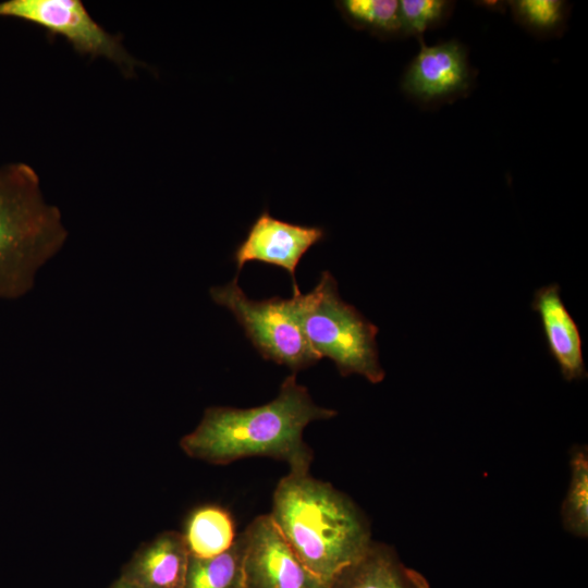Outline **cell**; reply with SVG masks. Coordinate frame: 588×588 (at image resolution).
Instances as JSON below:
<instances>
[{"label": "cell", "mask_w": 588, "mask_h": 588, "mask_svg": "<svg viewBox=\"0 0 588 588\" xmlns=\"http://www.w3.org/2000/svg\"><path fill=\"white\" fill-rule=\"evenodd\" d=\"M189 556L182 532L162 531L135 551L120 578L138 588H183Z\"/></svg>", "instance_id": "cell-10"}, {"label": "cell", "mask_w": 588, "mask_h": 588, "mask_svg": "<svg viewBox=\"0 0 588 588\" xmlns=\"http://www.w3.org/2000/svg\"><path fill=\"white\" fill-rule=\"evenodd\" d=\"M509 5L515 20L540 37L558 35L566 21L567 3L561 0H515Z\"/></svg>", "instance_id": "cell-17"}, {"label": "cell", "mask_w": 588, "mask_h": 588, "mask_svg": "<svg viewBox=\"0 0 588 588\" xmlns=\"http://www.w3.org/2000/svg\"><path fill=\"white\" fill-rule=\"evenodd\" d=\"M182 535L189 555L195 558H211L224 552L237 536L231 514L215 504L192 511Z\"/></svg>", "instance_id": "cell-13"}, {"label": "cell", "mask_w": 588, "mask_h": 588, "mask_svg": "<svg viewBox=\"0 0 588 588\" xmlns=\"http://www.w3.org/2000/svg\"><path fill=\"white\" fill-rule=\"evenodd\" d=\"M324 237L322 226L284 221L264 209L234 250L236 275L248 261H260L284 269L292 279L293 292L298 291L296 268L303 256Z\"/></svg>", "instance_id": "cell-8"}, {"label": "cell", "mask_w": 588, "mask_h": 588, "mask_svg": "<svg viewBox=\"0 0 588 588\" xmlns=\"http://www.w3.org/2000/svg\"><path fill=\"white\" fill-rule=\"evenodd\" d=\"M243 535L245 588H329L297 558L269 514L254 518Z\"/></svg>", "instance_id": "cell-7"}, {"label": "cell", "mask_w": 588, "mask_h": 588, "mask_svg": "<svg viewBox=\"0 0 588 588\" xmlns=\"http://www.w3.org/2000/svg\"><path fill=\"white\" fill-rule=\"evenodd\" d=\"M243 532L224 552L211 558L189 556L183 588H245Z\"/></svg>", "instance_id": "cell-14"}, {"label": "cell", "mask_w": 588, "mask_h": 588, "mask_svg": "<svg viewBox=\"0 0 588 588\" xmlns=\"http://www.w3.org/2000/svg\"><path fill=\"white\" fill-rule=\"evenodd\" d=\"M237 280L235 277L224 285L212 286L209 294L216 304L232 313L262 358L286 366L292 373L320 360L297 321L292 297L254 301Z\"/></svg>", "instance_id": "cell-5"}, {"label": "cell", "mask_w": 588, "mask_h": 588, "mask_svg": "<svg viewBox=\"0 0 588 588\" xmlns=\"http://www.w3.org/2000/svg\"><path fill=\"white\" fill-rule=\"evenodd\" d=\"M336 7L345 20L358 29L382 38L402 35L396 0H341Z\"/></svg>", "instance_id": "cell-15"}, {"label": "cell", "mask_w": 588, "mask_h": 588, "mask_svg": "<svg viewBox=\"0 0 588 588\" xmlns=\"http://www.w3.org/2000/svg\"><path fill=\"white\" fill-rule=\"evenodd\" d=\"M564 528L578 537L588 534V454L576 446L571 454V481L561 511Z\"/></svg>", "instance_id": "cell-16"}, {"label": "cell", "mask_w": 588, "mask_h": 588, "mask_svg": "<svg viewBox=\"0 0 588 588\" xmlns=\"http://www.w3.org/2000/svg\"><path fill=\"white\" fill-rule=\"evenodd\" d=\"M0 17L20 19L64 37L79 53L106 58L126 76L136 73L138 61L121 39L95 21L79 0H5Z\"/></svg>", "instance_id": "cell-6"}, {"label": "cell", "mask_w": 588, "mask_h": 588, "mask_svg": "<svg viewBox=\"0 0 588 588\" xmlns=\"http://www.w3.org/2000/svg\"><path fill=\"white\" fill-rule=\"evenodd\" d=\"M329 588H430L428 580L406 566L395 551L373 540L353 563L339 572Z\"/></svg>", "instance_id": "cell-12"}, {"label": "cell", "mask_w": 588, "mask_h": 588, "mask_svg": "<svg viewBox=\"0 0 588 588\" xmlns=\"http://www.w3.org/2000/svg\"><path fill=\"white\" fill-rule=\"evenodd\" d=\"M268 514L297 558L329 584L372 541L359 507L309 470H290L278 482Z\"/></svg>", "instance_id": "cell-2"}, {"label": "cell", "mask_w": 588, "mask_h": 588, "mask_svg": "<svg viewBox=\"0 0 588 588\" xmlns=\"http://www.w3.org/2000/svg\"><path fill=\"white\" fill-rule=\"evenodd\" d=\"M399 5L403 36H421L441 25L453 9L446 0H401Z\"/></svg>", "instance_id": "cell-18"}, {"label": "cell", "mask_w": 588, "mask_h": 588, "mask_svg": "<svg viewBox=\"0 0 588 588\" xmlns=\"http://www.w3.org/2000/svg\"><path fill=\"white\" fill-rule=\"evenodd\" d=\"M473 72L465 48L456 40L421 45L402 78V89L424 105L443 103L467 93Z\"/></svg>", "instance_id": "cell-9"}, {"label": "cell", "mask_w": 588, "mask_h": 588, "mask_svg": "<svg viewBox=\"0 0 588 588\" xmlns=\"http://www.w3.org/2000/svg\"><path fill=\"white\" fill-rule=\"evenodd\" d=\"M335 415L334 409L317 405L291 373L269 403L250 408H206L196 428L180 440V446L189 457L213 465L265 456L286 462L292 471L309 470L314 454L303 439L304 429Z\"/></svg>", "instance_id": "cell-1"}, {"label": "cell", "mask_w": 588, "mask_h": 588, "mask_svg": "<svg viewBox=\"0 0 588 588\" xmlns=\"http://www.w3.org/2000/svg\"><path fill=\"white\" fill-rule=\"evenodd\" d=\"M292 298L304 335L320 359L330 358L343 377L357 373L371 383L384 379L376 342L378 327L341 298L329 271L321 272L310 292L295 291Z\"/></svg>", "instance_id": "cell-4"}, {"label": "cell", "mask_w": 588, "mask_h": 588, "mask_svg": "<svg viewBox=\"0 0 588 588\" xmlns=\"http://www.w3.org/2000/svg\"><path fill=\"white\" fill-rule=\"evenodd\" d=\"M109 588H138V587L119 577Z\"/></svg>", "instance_id": "cell-19"}, {"label": "cell", "mask_w": 588, "mask_h": 588, "mask_svg": "<svg viewBox=\"0 0 588 588\" xmlns=\"http://www.w3.org/2000/svg\"><path fill=\"white\" fill-rule=\"evenodd\" d=\"M531 308L541 319L548 350L567 381L587 377L577 324L564 306L559 284L538 289Z\"/></svg>", "instance_id": "cell-11"}, {"label": "cell", "mask_w": 588, "mask_h": 588, "mask_svg": "<svg viewBox=\"0 0 588 588\" xmlns=\"http://www.w3.org/2000/svg\"><path fill=\"white\" fill-rule=\"evenodd\" d=\"M59 208L49 204L27 163L0 167V301L23 297L66 242Z\"/></svg>", "instance_id": "cell-3"}]
</instances>
